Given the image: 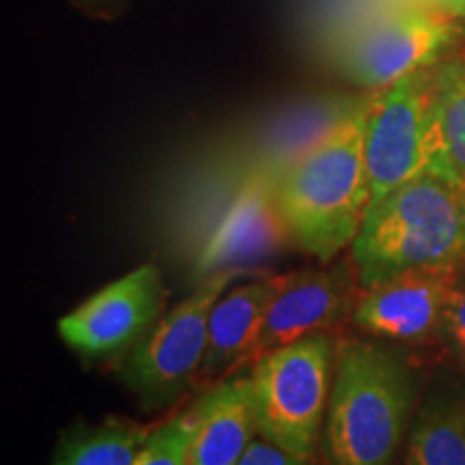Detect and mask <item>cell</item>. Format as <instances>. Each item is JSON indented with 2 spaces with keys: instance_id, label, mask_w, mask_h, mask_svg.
Segmentation results:
<instances>
[{
  "instance_id": "cell-1",
  "label": "cell",
  "mask_w": 465,
  "mask_h": 465,
  "mask_svg": "<svg viewBox=\"0 0 465 465\" xmlns=\"http://www.w3.org/2000/svg\"><path fill=\"white\" fill-rule=\"evenodd\" d=\"M274 199L289 237L311 257L330 263L351 246L371 205L364 100L276 173Z\"/></svg>"
},
{
  "instance_id": "cell-2",
  "label": "cell",
  "mask_w": 465,
  "mask_h": 465,
  "mask_svg": "<svg viewBox=\"0 0 465 465\" xmlns=\"http://www.w3.org/2000/svg\"><path fill=\"white\" fill-rule=\"evenodd\" d=\"M410 403V375L394 353L366 341L341 342L323 422L325 461L392 465Z\"/></svg>"
},
{
  "instance_id": "cell-3",
  "label": "cell",
  "mask_w": 465,
  "mask_h": 465,
  "mask_svg": "<svg viewBox=\"0 0 465 465\" xmlns=\"http://www.w3.org/2000/svg\"><path fill=\"white\" fill-rule=\"evenodd\" d=\"M351 252L362 289L414 267L457 263L465 252L463 194L438 174H418L371 201Z\"/></svg>"
},
{
  "instance_id": "cell-4",
  "label": "cell",
  "mask_w": 465,
  "mask_h": 465,
  "mask_svg": "<svg viewBox=\"0 0 465 465\" xmlns=\"http://www.w3.org/2000/svg\"><path fill=\"white\" fill-rule=\"evenodd\" d=\"M334 360V341L325 332L276 347L254 360L250 388L259 438L291 455L317 461Z\"/></svg>"
},
{
  "instance_id": "cell-5",
  "label": "cell",
  "mask_w": 465,
  "mask_h": 465,
  "mask_svg": "<svg viewBox=\"0 0 465 465\" xmlns=\"http://www.w3.org/2000/svg\"><path fill=\"white\" fill-rule=\"evenodd\" d=\"M261 274L259 270H224L203 278L190 298L149 330L147 336L125 353L121 380L141 394L144 403L155 405L174 397L201 373L209 341V317L224 291L242 278Z\"/></svg>"
},
{
  "instance_id": "cell-6",
  "label": "cell",
  "mask_w": 465,
  "mask_h": 465,
  "mask_svg": "<svg viewBox=\"0 0 465 465\" xmlns=\"http://www.w3.org/2000/svg\"><path fill=\"white\" fill-rule=\"evenodd\" d=\"M427 67L373 91L364 100V162L371 201L427 173Z\"/></svg>"
},
{
  "instance_id": "cell-7",
  "label": "cell",
  "mask_w": 465,
  "mask_h": 465,
  "mask_svg": "<svg viewBox=\"0 0 465 465\" xmlns=\"http://www.w3.org/2000/svg\"><path fill=\"white\" fill-rule=\"evenodd\" d=\"M162 306L164 281L158 265L143 263L58 319V336L86 360L119 356L160 322Z\"/></svg>"
},
{
  "instance_id": "cell-8",
  "label": "cell",
  "mask_w": 465,
  "mask_h": 465,
  "mask_svg": "<svg viewBox=\"0 0 465 465\" xmlns=\"http://www.w3.org/2000/svg\"><path fill=\"white\" fill-rule=\"evenodd\" d=\"M452 22L440 7H405L377 17L347 44L341 67L353 83L383 89L429 67L449 44Z\"/></svg>"
},
{
  "instance_id": "cell-9",
  "label": "cell",
  "mask_w": 465,
  "mask_h": 465,
  "mask_svg": "<svg viewBox=\"0 0 465 465\" xmlns=\"http://www.w3.org/2000/svg\"><path fill=\"white\" fill-rule=\"evenodd\" d=\"M274 179L272 168L259 166L237 188L196 254V281L224 270H259L284 248L289 232L276 207Z\"/></svg>"
},
{
  "instance_id": "cell-10",
  "label": "cell",
  "mask_w": 465,
  "mask_h": 465,
  "mask_svg": "<svg viewBox=\"0 0 465 465\" xmlns=\"http://www.w3.org/2000/svg\"><path fill=\"white\" fill-rule=\"evenodd\" d=\"M457 282L455 263L401 272L364 289V295L353 308V322L377 339L424 341L441 330L446 302Z\"/></svg>"
},
{
  "instance_id": "cell-11",
  "label": "cell",
  "mask_w": 465,
  "mask_h": 465,
  "mask_svg": "<svg viewBox=\"0 0 465 465\" xmlns=\"http://www.w3.org/2000/svg\"><path fill=\"white\" fill-rule=\"evenodd\" d=\"M351 291L345 270H302L278 276L254 358L312 334H323L347 315Z\"/></svg>"
},
{
  "instance_id": "cell-12",
  "label": "cell",
  "mask_w": 465,
  "mask_h": 465,
  "mask_svg": "<svg viewBox=\"0 0 465 465\" xmlns=\"http://www.w3.org/2000/svg\"><path fill=\"white\" fill-rule=\"evenodd\" d=\"M278 276L257 274L235 289H226L209 317V341L201 375L220 377L254 358L267 308Z\"/></svg>"
},
{
  "instance_id": "cell-13",
  "label": "cell",
  "mask_w": 465,
  "mask_h": 465,
  "mask_svg": "<svg viewBox=\"0 0 465 465\" xmlns=\"http://www.w3.org/2000/svg\"><path fill=\"white\" fill-rule=\"evenodd\" d=\"M196 411L185 465H240L257 435L250 377L218 383L196 403Z\"/></svg>"
},
{
  "instance_id": "cell-14",
  "label": "cell",
  "mask_w": 465,
  "mask_h": 465,
  "mask_svg": "<svg viewBox=\"0 0 465 465\" xmlns=\"http://www.w3.org/2000/svg\"><path fill=\"white\" fill-rule=\"evenodd\" d=\"M427 173L465 194V58L429 69Z\"/></svg>"
},
{
  "instance_id": "cell-15",
  "label": "cell",
  "mask_w": 465,
  "mask_h": 465,
  "mask_svg": "<svg viewBox=\"0 0 465 465\" xmlns=\"http://www.w3.org/2000/svg\"><path fill=\"white\" fill-rule=\"evenodd\" d=\"M405 465H465V399H431L418 414Z\"/></svg>"
},
{
  "instance_id": "cell-16",
  "label": "cell",
  "mask_w": 465,
  "mask_h": 465,
  "mask_svg": "<svg viewBox=\"0 0 465 465\" xmlns=\"http://www.w3.org/2000/svg\"><path fill=\"white\" fill-rule=\"evenodd\" d=\"M153 429L130 420L83 424L58 444L52 465H134Z\"/></svg>"
},
{
  "instance_id": "cell-17",
  "label": "cell",
  "mask_w": 465,
  "mask_h": 465,
  "mask_svg": "<svg viewBox=\"0 0 465 465\" xmlns=\"http://www.w3.org/2000/svg\"><path fill=\"white\" fill-rule=\"evenodd\" d=\"M196 418H199V411H196V405H192L190 410L155 427L134 465H185Z\"/></svg>"
},
{
  "instance_id": "cell-18",
  "label": "cell",
  "mask_w": 465,
  "mask_h": 465,
  "mask_svg": "<svg viewBox=\"0 0 465 465\" xmlns=\"http://www.w3.org/2000/svg\"><path fill=\"white\" fill-rule=\"evenodd\" d=\"M440 334L449 341L452 351L465 364V282L461 278L452 287L450 298L446 302Z\"/></svg>"
},
{
  "instance_id": "cell-19",
  "label": "cell",
  "mask_w": 465,
  "mask_h": 465,
  "mask_svg": "<svg viewBox=\"0 0 465 465\" xmlns=\"http://www.w3.org/2000/svg\"><path fill=\"white\" fill-rule=\"evenodd\" d=\"M240 465H319L312 459H302L298 455L278 449V446L270 444L263 438L254 440L248 446L246 455L242 457Z\"/></svg>"
},
{
  "instance_id": "cell-20",
  "label": "cell",
  "mask_w": 465,
  "mask_h": 465,
  "mask_svg": "<svg viewBox=\"0 0 465 465\" xmlns=\"http://www.w3.org/2000/svg\"><path fill=\"white\" fill-rule=\"evenodd\" d=\"M435 7L449 11L450 15H465V0H435Z\"/></svg>"
},
{
  "instance_id": "cell-21",
  "label": "cell",
  "mask_w": 465,
  "mask_h": 465,
  "mask_svg": "<svg viewBox=\"0 0 465 465\" xmlns=\"http://www.w3.org/2000/svg\"><path fill=\"white\" fill-rule=\"evenodd\" d=\"M463 213H465V194H463Z\"/></svg>"
}]
</instances>
